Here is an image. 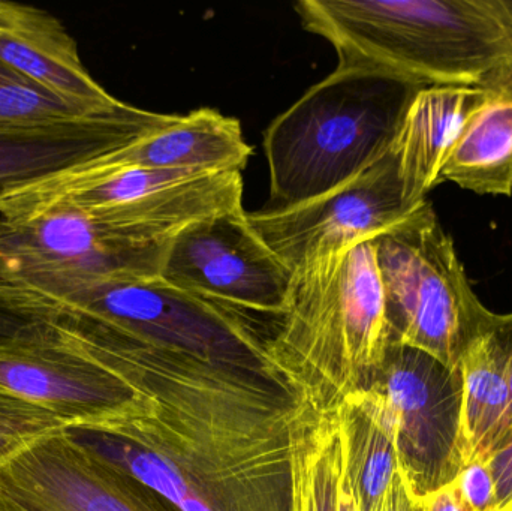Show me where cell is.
<instances>
[{
    "mask_svg": "<svg viewBox=\"0 0 512 511\" xmlns=\"http://www.w3.org/2000/svg\"><path fill=\"white\" fill-rule=\"evenodd\" d=\"M174 237L54 207L0 219V281L92 282L159 276Z\"/></svg>",
    "mask_w": 512,
    "mask_h": 511,
    "instance_id": "7",
    "label": "cell"
},
{
    "mask_svg": "<svg viewBox=\"0 0 512 511\" xmlns=\"http://www.w3.org/2000/svg\"><path fill=\"white\" fill-rule=\"evenodd\" d=\"M294 8L304 29L333 45L340 69L481 87L512 68V0H300Z\"/></svg>",
    "mask_w": 512,
    "mask_h": 511,
    "instance_id": "2",
    "label": "cell"
},
{
    "mask_svg": "<svg viewBox=\"0 0 512 511\" xmlns=\"http://www.w3.org/2000/svg\"><path fill=\"white\" fill-rule=\"evenodd\" d=\"M384 285L391 344L423 351L450 369L493 314L478 299L427 201L403 224L373 240Z\"/></svg>",
    "mask_w": 512,
    "mask_h": 511,
    "instance_id": "6",
    "label": "cell"
},
{
    "mask_svg": "<svg viewBox=\"0 0 512 511\" xmlns=\"http://www.w3.org/2000/svg\"><path fill=\"white\" fill-rule=\"evenodd\" d=\"M267 356L283 383L318 416L366 389L391 344L375 243L328 252L292 272Z\"/></svg>",
    "mask_w": 512,
    "mask_h": 511,
    "instance_id": "3",
    "label": "cell"
},
{
    "mask_svg": "<svg viewBox=\"0 0 512 511\" xmlns=\"http://www.w3.org/2000/svg\"><path fill=\"white\" fill-rule=\"evenodd\" d=\"M498 495V510H512V432L490 458Z\"/></svg>",
    "mask_w": 512,
    "mask_h": 511,
    "instance_id": "24",
    "label": "cell"
},
{
    "mask_svg": "<svg viewBox=\"0 0 512 511\" xmlns=\"http://www.w3.org/2000/svg\"><path fill=\"white\" fill-rule=\"evenodd\" d=\"M456 485L472 511L498 509L495 477L489 461H475L465 465L456 479Z\"/></svg>",
    "mask_w": 512,
    "mask_h": 511,
    "instance_id": "23",
    "label": "cell"
},
{
    "mask_svg": "<svg viewBox=\"0 0 512 511\" xmlns=\"http://www.w3.org/2000/svg\"><path fill=\"white\" fill-rule=\"evenodd\" d=\"M489 332L492 333L504 357L512 398V312L505 315L493 314Z\"/></svg>",
    "mask_w": 512,
    "mask_h": 511,
    "instance_id": "26",
    "label": "cell"
},
{
    "mask_svg": "<svg viewBox=\"0 0 512 511\" xmlns=\"http://www.w3.org/2000/svg\"><path fill=\"white\" fill-rule=\"evenodd\" d=\"M483 96V87L426 86L409 102L391 152L402 180L403 198L412 209L424 206L427 194L441 185L448 153Z\"/></svg>",
    "mask_w": 512,
    "mask_h": 511,
    "instance_id": "16",
    "label": "cell"
},
{
    "mask_svg": "<svg viewBox=\"0 0 512 511\" xmlns=\"http://www.w3.org/2000/svg\"><path fill=\"white\" fill-rule=\"evenodd\" d=\"M421 89L391 75L336 68L264 132L270 209L319 197L390 152Z\"/></svg>",
    "mask_w": 512,
    "mask_h": 511,
    "instance_id": "4",
    "label": "cell"
},
{
    "mask_svg": "<svg viewBox=\"0 0 512 511\" xmlns=\"http://www.w3.org/2000/svg\"><path fill=\"white\" fill-rule=\"evenodd\" d=\"M484 96L457 135L441 183L478 195H512V68L483 84Z\"/></svg>",
    "mask_w": 512,
    "mask_h": 511,
    "instance_id": "17",
    "label": "cell"
},
{
    "mask_svg": "<svg viewBox=\"0 0 512 511\" xmlns=\"http://www.w3.org/2000/svg\"><path fill=\"white\" fill-rule=\"evenodd\" d=\"M415 500L406 486L405 480L400 476V471L394 477L384 501L378 511H415Z\"/></svg>",
    "mask_w": 512,
    "mask_h": 511,
    "instance_id": "27",
    "label": "cell"
},
{
    "mask_svg": "<svg viewBox=\"0 0 512 511\" xmlns=\"http://www.w3.org/2000/svg\"><path fill=\"white\" fill-rule=\"evenodd\" d=\"M342 443L334 416H319L298 453V511H339Z\"/></svg>",
    "mask_w": 512,
    "mask_h": 511,
    "instance_id": "20",
    "label": "cell"
},
{
    "mask_svg": "<svg viewBox=\"0 0 512 511\" xmlns=\"http://www.w3.org/2000/svg\"><path fill=\"white\" fill-rule=\"evenodd\" d=\"M0 315L11 321L101 324L280 380L268 360V338L248 315L185 293L161 276L92 282L0 281Z\"/></svg>",
    "mask_w": 512,
    "mask_h": 511,
    "instance_id": "5",
    "label": "cell"
},
{
    "mask_svg": "<svg viewBox=\"0 0 512 511\" xmlns=\"http://www.w3.org/2000/svg\"><path fill=\"white\" fill-rule=\"evenodd\" d=\"M415 511H472L463 500L456 480L451 485L424 497L415 504Z\"/></svg>",
    "mask_w": 512,
    "mask_h": 511,
    "instance_id": "25",
    "label": "cell"
},
{
    "mask_svg": "<svg viewBox=\"0 0 512 511\" xmlns=\"http://www.w3.org/2000/svg\"><path fill=\"white\" fill-rule=\"evenodd\" d=\"M108 365L146 402L66 426L71 440L179 511H298V453L319 416L282 380L131 335Z\"/></svg>",
    "mask_w": 512,
    "mask_h": 511,
    "instance_id": "1",
    "label": "cell"
},
{
    "mask_svg": "<svg viewBox=\"0 0 512 511\" xmlns=\"http://www.w3.org/2000/svg\"><path fill=\"white\" fill-rule=\"evenodd\" d=\"M366 389L384 404L400 476L415 503L451 485L463 470L460 369L415 348L390 344Z\"/></svg>",
    "mask_w": 512,
    "mask_h": 511,
    "instance_id": "8",
    "label": "cell"
},
{
    "mask_svg": "<svg viewBox=\"0 0 512 511\" xmlns=\"http://www.w3.org/2000/svg\"><path fill=\"white\" fill-rule=\"evenodd\" d=\"M66 426L39 405L0 393V467L39 438Z\"/></svg>",
    "mask_w": 512,
    "mask_h": 511,
    "instance_id": "22",
    "label": "cell"
},
{
    "mask_svg": "<svg viewBox=\"0 0 512 511\" xmlns=\"http://www.w3.org/2000/svg\"><path fill=\"white\" fill-rule=\"evenodd\" d=\"M0 60L89 116L123 104L90 75L75 39L45 9L0 0Z\"/></svg>",
    "mask_w": 512,
    "mask_h": 511,
    "instance_id": "14",
    "label": "cell"
},
{
    "mask_svg": "<svg viewBox=\"0 0 512 511\" xmlns=\"http://www.w3.org/2000/svg\"><path fill=\"white\" fill-rule=\"evenodd\" d=\"M80 117L89 114L0 60V128L53 125Z\"/></svg>",
    "mask_w": 512,
    "mask_h": 511,
    "instance_id": "21",
    "label": "cell"
},
{
    "mask_svg": "<svg viewBox=\"0 0 512 511\" xmlns=\"http://www.w3.org/2000/svg\"><path fill=\"white\" fill-rule=\"evenodd\" d=\"M0 393L39 405L68 426L113 419L146 402L110 366L32 323L0 324Z\"/></svg>",
    "mask_w": 512,
    "mask_h": 511,
    "instance_id": "10",
    "label": "cell"
},
{
    "mask_svg": "<svg viewBox=\"0 0 512 511\" xmlns=\"http://www.w3.org/2000/svg\"><path fill=\"white\" fill-rule=\"evenodd\" d=\"M251 156L252 147L239 120L200 108L185 116H170L164 125L96 161L105 168L216 174L242 173Z\"/></svg>",
    "mask_w": 512,
    "mask_h": 511,
    "instance_id": "15",
    "label": "cell"
},
{
    "mask_svg": "<svg viewBox=\"0 0 512 511\" xmlns=\"http://www.w3.org/2000/svg\"><path fill=\"white\" fill-rule=\"evenodd\" d=\"M492 511H512V510H498V509H496V510H492Z\"/></svg>",
    "mask_w": 512,
    "mask_h": 511,
    "instance_id": "29",
    "label": "cell"
},
{
    "mask_svg": "<svg viewBox=\"0 0 512 511\" xmlns=\"http://www.w3.org/2000/svg\"><path fill=\"white\" fill-rule=\"evenodd\" d=\"M339 511H358L357 506H355L354 498H352L351 491H349L346 483L343 482L342 486H340V497H339Z\"/></svg>",
    "mask_w": 512,
    "mask_h": 511,
    "instance_id": "28",
    "label": "cell"
},
{
    "mask_svg": "<svg viewBox=\"0 0 512 511\" xmlns=\"http://www.w3.org/2000/svg\"><path fill=\"white\" fill-rule=\"evenodd\" d=\"M342 443L343 482L358 511H378L399 473L393 426L381 398L363 389L333 414Z\"/></svg>",
    "mask_w": 512,
    "mask_h": 511,
    "instance_id": "18",
    "label": "cell"
},
{
    "mask_svg": "<svg viewBox=\"0 0 512 511\" xmlns=\"http://www.w3.org/2000/svg\"><path fill=\"white\" fill-rule=\"evenodd\" d=\"M462 375L463 467L490 461L512 432V398L507 366L492 333L477 336L463 351Z\"/></svg>",
    "mask_w": 512,
    "mask_h": 511,
    "instance_id": "19",
    "label": "cell"
},
{
    "mask_svg": "<svg viewBox=\"0 0 512 511\" xmlns=\"http://www.w3.org/2000/svg\"><path fill=\"white\" fill-rule=\"evenodd\" d=\"M170 114L123 102L113 113L53 125L0 128V200L17 189L53 176L164 125Z\"/></svg>",
    "mask_w": 512,
    "mask_h": 511,
    "instance_id": "13",
    "label": "cell"
},
{
    "mask_svg": "<svg viewBox=\"0 0 512 511\" xmlns=\"http://www.w3.org/2000/svg\"><path fill=\"white\" fill-rule=\"evenodd\" d=\"M63 429L0 467V511H179Z\"/></svg>",
    "mask_w": 512,
    "mask_h": 511,
    "instance_id": "12",
    "label": "cell"
},
{
    "mask_svg": "<svg viewBox=\"0 0 512 511\" xmlns=\"http://www.w3.org/2000/svg\"><path fill=\"white\" fill-rule=\"evenodd\" d=\"M161 279L243 315L280 318L292 272L249 224L243 206L192 222L174 236Z\"/></svg>",
    "mask_w": 512,
    "mask_h": 511,
    "instance_id": "9",
    "label": "cell"
},
{
    "mask_svg": "<svg viewBox=\"0 0 512 511\" xmlns=\"http://www.w3.org/2000/svg\"><path fill=\"white\" fill-rule=\"evenodd\" d=\"M418 209L405 203L390 149L363 173L319 197L248 212V219L265 245L294 272L328 252L375 240Z\"/></svg>",
    "mask_w": 512,
    "mask_h": 511,
    "instance_id": "11",
    "label": "cell"
}]
</instances>
